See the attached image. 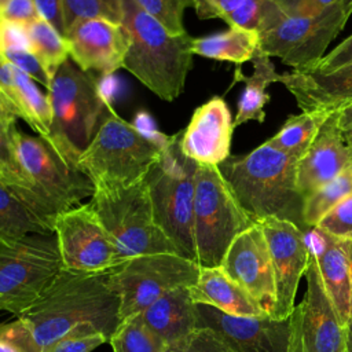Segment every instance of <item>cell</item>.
Instances as JSON below:
<instances>
[{
	"mask_svg": "<svg viewBox=\"0 0 352 352\" xmlns=\"http://www.w3.org/2000/svg\"><path fill=\"white\" fill-rule=\"evenodd\" d=\"M107 278L109 271L78 272L62 268L18 318L29 324L43 349L82 323L95 326L109 342L121 320L120 297Z\"/></svg>",
	"mask_w": 352,
	"mask_h": 352,
	"instance_id": "1",
	"label": "cell"
},
{
	"mask_svg": "<svg viewBox=\"0 0 352 352\" xmlns=\"http://www.w3.org/2000/svg\"><path fill=\"white\" fill-rule=\"evenodd\" d=\"M297 161L298 157L280 151L267 140L248 154L230 155L219 170L253 223L278 217L305 231V197L297 187Z\"/></svg>",
	"mask_w": 352,
	"mask_h": 352,
	"instance_id": "2",
	"label": "cell"
},
{
	"mask_svg": "<svg viewBox=\"0 0 352 352\" xmlns=\"http://www.w3.org/2000/svg\"><path fill=\"white\" fill-rule=\"evenodd\" d=\"M121 25L131 45L122 69L164 100H175L192 67V37L170 34L160 22L140 10L133 0H121Z\"/></svg>",
	"mask_w": 352,
	"mask_h": 352,
	"instance_id": "3",
	"label": "cell"
},
{
	"mask_svg": "<svg viewBox=\"0 0 352 352\" xmlns=\"http://www.w3.org/2000/svg\"><path fill=\"white\" fill-rule=\"evenodd\" d=\"M47 91L52 113L47 142L76 166L111 106L94 74L70 59L56 70Z\"/></svg>",
	"mask_w": 352,
	"mask_h": 352,
	"instance_id": "4",
	"label": "cell"
},
{
	"mask_svg": "<svg viewBox=\"0 0 352 352\" xmlns=\"http://www.w3.org/2000/svg\"><path fill=\"white\" fill-rule=\"evenodd\" d=\"M168 136L153 138L113 109L76 166L94 187H124L143 180L160 161Z\"/></svg>",
	"mask_w": 352,
	"mask_h": 352,
	"instance_id": "5",
	"label": "cell"
},
{
	"mask_svg": "<svg viewBox=\"0 0 352 352\" xmlns=\"http://www.w3.org/2000/svg\"><path fill=\"white\" fill-rule=\"evenodd\" d=\"M182 132L168 136L162 155L146 176L154 220L177 253L197 263L194 197L198 164L180 148Z\"/></svg>",
	"mask_w": 352,
	"mask_h": 352,
	"instance_id": "6",
	"label": "cell"
},
{
	"mask_svg": "<svg viewBox=\"0 0 352 352\" xmlns=\"http://www.w3.org/2000/svg\"><path fill=\"white\" fill-rule=\"evenodd\" d=\"M18 157L30 182L26 206L54 234L55 219L92 197V182L65 161L41 136H30L18 128L14 133Z\"/></svg>",
	"mask_w": 352,
	"mask_h": 352,
	"instance_id": "7",
	"label": "cell"
},
{
	"mask_svg": "<svg viewBox=\"0 0 352 352\" xmlns=\"http://www.w3.org/2000/svg\"><path fill=\"white\" fill-rule=\"evenodd\" d=\"M89 204L122 263L142 254L177 253L154 220L146 177L124 187H96Z\"/></svg>",
	"mask_w": 352,
	"mask_h": 352,
	"instance_id": "8",
	"label": "cell"
},
{
	"mask_svg": "<svg viewBox=\"0 0 352 352\" xmlns=\"http://www.w3.org/2000/svg\"><path fill=\"white\" fill-rule=\"evenodd\" d=\"M275 3V1H274ZM352 14V0H338L315 16H286L276 4L258 30V50L297 72L311 70Z\"/></svg>",
	"mask_w": 352,
	"mask_h": 352,
	"instance_id": "9",
	"label": "cell"
},
{
	"mask_svg": "<svg viewBox=\"0 0 352 352\" xmlns=\"http://www.w3.org/2000/svg\"><path fill=\"white\" fill-rule=\"evenodd\" d=\"M62 268L55 234L0 239V311L23 314Z\"/></svg>",
	"mask_w": 352,
	"mask_h": 352,
	"instance_id": "10",
	"label": "cell"
},
{
	"mask_svg": "<svg viewBox=\"0 0 352 352\" xmlns=\"http://www.w3.org/2000/svg\"><path fill=\"white\" fill-rule=\"evenodd\" d=\"M254 223L214 165H199L195 177L194 239L197 264L220 267L231 242Z\"/></svg>",
	"mask_w": 352,
	"mask_h": 352,
	"instance_id": "11",
	"label": "cell"
},
{
	"mask_svg": "<svg viewBox=\"0 0 352 352\" xmlns=\"http://www.w3.org/2000/svg\"><path fill=\"white\" fill-rule=\"evenodd\" d=\"M201 267L177 253L132 257L109 271V285L120 297V320L142 314L154 301L177 287L197 283Z\"/></svg>",
	"mask_w": 352,
	"mask_h": 352,
	"instance_id": "12",
	"label": "cell"
},
{
	"mask_svg": "<svg viewBox=\"0 0 352 352\" xmlns=\"http://www.w3.org/2000/svg\"><path fill=\"white\" fill-rule=\"evenodd\" d=\"M307 289L294 305L290 320L287 352H344L345 323L330 300L316 261L309 253L305 270Z\"/></svg>",
	"mask_w": 352,
	"mask_h": 352,
	"instance_id": "13",
	"label": "cell"
},
{
	"mask_svg": "<svg viewBox=\"0 0 352 352\" xmlns=\"http://www.w3.org/2000/svg\"><path fill=\"white\" fill-rule=\"evenodd\" d=\"M54 234L66 270L107 272L122 264L113 239L89 202L60 213L55 219Z\"/></svg>",
	"mask_w": 352,
	"mask_h": 352,
	"instance_id": "14",
	"label": "cell"
},
{
	"mask_svg": "<svg viewBox=\"0 0 352 352\" xmlns=\"http://www.w3.org/2000/svg\"><path fill=\"white\" fill-rule=\"evenodd\" d=\"M257 224L267 239L274 268L276 304L272 318L287 319L296 305L297 289L308 265L305 235L294 223L278 217H268Z\"/></svg>",
	"mask_w": 352,
	"mask_h": 352,
	"instance_id": "15",
	"label": "cell"
},
{
	"mask_svg": "<svg viewBox=\"0 0 352 352\" xmlns=\"http://www.w3.org/2000/svg\"><path fill=\"white\" fill-rule=\"evenodd\" d=\"M197 329H209L234 352H287L290 320L270 315L234 316L195 304Z\"/></svg>",
	"mask_w": 352,
	"mask_h": 352,
	"instance_id": "16",
	"label": "cell"
},
{
	"mask_svg": "<svg viewBox=\"0 0 352 352\" xmlns=\"http://www.w3.org/2000/svg\"><path fill=\"white\" fill-rule=\"evenodd\" d=\"M72 60L87 73L111 76L122 69L131 45L126 29L104 18L73 22L65 34Z\"/></svg>",
	"mask_w": 352,
	"mask_h": 352,
	"instance_id": "17",
	"label": "cell"
},
{
	"mask_svg": "<svg viewBox=\"0 0 352 352\" xmlns=\"http://www.w3.org/2000/svg\"><path fill=\"white\" fill-rule=\"evenodd\" d=\"M220 267L260 304L267 315L272 316L276 304L274 268L267 239L257 223L231 242Z\"/></svg>",
	"mask_w": 352,
	"mask_h": 352,
	"instance_id": "18",
	"label": "cell"
},
{
	"mask_svg": "<svg viewBox=\"0 0 352 352\" xmlns=\"http://www.w3.org/2000/svg\"><path fill=\"white\" fill-rule=\"evenodd\" d=\"M234 121L226 100L213 96L195 109L180 136L182 153L199 165L219 166L231 155Z\"/></svg>",
	"mask_w": 352,
	"mask_h": 352,
	"instance_id": "19",
	"label": "cell"
},
{
	"mask_svg": "<svg viewBox=\"0 0 352 352\" xmlns=\"http://www.w3.org/2000/svg\"><path fill=\"white\" fill-rule=\"evenodd\" d=\"M351 165L352 147L340 132L337 110L326 118L308 150L298 158L297 187L304 197H308Z\"/></svg>",
	"mask_w": 352,
	"mask_h": 352,
	"instance_id": "20",
	"label": "cell"
},
{
	"mask_svg": "<svg viewBox=\"0 0 352 352\" xmlns=\"http://www.w3.org/2000/svg\"><path fill=\"white\" fill-rule=\"evenodd\" d=\"M301 111L333 113L352 104V63L331 73L297 72L279 74Z\"/></svg>",
	"mask_w": 352,
	"mask_h": 352,
	"instance_id": "21",
	"label": "cell"
},
{
	"mask_svg": "<svg viewBox=\"0 0 352 352\" xmlns=\"http://www.w3.org/2000/svg\"><path fill=\"white\" fill-rule=\"evenodd\" d=\"M304 235L308 250L316 261L323 286L333 301L338 316L346 323L352 314L349 260L345 242L329 235L319 227L307 228Z\"/></svg>",
	"mask_w": 352,
	"mask_h": 352,
	"instance_id": "22",
	"label": "cell"
},
{
	"mask_svg": "<svg viewBox=\"0 0 352 352\" xmlns=\"http://www.w3.org/2000/svg\"><path fill=\"white\" fill-rule=\"evenodd\" d=\"M195 304H206L234 316L267 315L260 304L221 267L201 268L198 280L190 287Z\"/></svg>",
	"mask_w": 352,
	"mask_h": 352,
	"instance_id": "23",
	"label": "cell"
},
{
	"mask_svg": "<svg viewBox=\"0 0 352 352\" xmlns=\"http://www.w3.org/2000/svg\"><path fill=\"white\" fill-rule=\"evenodd\" d=\"M142 318L168 345L187 337L197 329L195 302L190 287L168 292L146 308Z\"/></svg>",
	"mask_w": 352,
	"mask_h": 352,
	"instance_id": "24",
	"label": "cell"
},
{
	"mask_svg": "<svg viewBox=\"0 0 352 352\" xmlns=\"http://www.w3.org/2000/svg\"><path fill=\"white\" fill-rule=\"evenodd\" d=\"M252 63L253 73L250 76L242 74L239 67L235 70V81H242L245 88L238 99V111L234 118V126H239L248 121L264 122L265 104L270 102L267 87L271 82H279V74L268 55L257 50Z\"/></svg>",
	"mask_w": 352,
	"mask_h": 352,
	"instance_id": "25",
	"label": "cell"
},
{
	"mask_svg": "<svg viewBox=\"0 0 352 352\" xmlns=\"http://www.w3.org/2000/svg\"><path fill=\"white\" fill-rule=\"evenodd\" d=\"M260 36L256 30L230 26L228 30L192 40V52L209 59L242 65L256 55Z\"/></svg>",
	"mask_w": 352,
	"mask_h": 352,
	"instance_id": "26",
	"label": "cell"
},
{
	"mask_svg": "<svg viewBox=\"0 0 352 352\" xmlns=\"http://www.w3.org/2000/svg\"><path fill=\"white\" fill-rule=\"evenodd\" d=\"M330 114L324 111H302L298 116H290L279 132L268 140L280 151L300 158Z\"/></svg>",
	"mask_w": 352,
	"mask_h": 352,
	"instance_id": "27",
	"label": "cell"
},
{
	"mask_svg": "<svg viewBox=\"0 0 352 352\" xmlns=\"http://www.w3.org/2000/svg\"><path fill=\"white\" fill-rule=\"evenodd\" d=\"M28 234H52L22 202L0 182V239H15Z\"/></svg>",
	"mask_w": 352,
	"mask_h": 352,
	"instance_id": "28",
	"label": "cell"
},
{
	"mask_svg": "<svg viewBox=\"0 0 352 352\" xmlns=\"http://www.w3.org/2000/svg\"><path fill=\"white\" fill-rule=\"evenodd\" d=\"M14 82L19 98V109L22 120L45 140L50 136V126L52 120L51 104L48 96L44 95L34 81L18 67L12 66Z\"/></svg>",
	"mask_w": 352,
	"mask_h": 352,
	"instance_id": "29",
	"label": "cell"
},
{
	"mask_svg": "<svg viewBox=\"0 0 352 352\" xmlns=\"http://www.w3.org/2000/svg\"><path fill=\"white\" fill-rule=\"evenodd\" d=\"M28 32L32 52L52 78L60 65L69 59V47L65 36L41 18L28 23Z\"/></svg>",
	"mask_w": 352,
	"mask_h": 352,
	"instance_id": "30",
	"label": "cell"
},
{
	"mask_svg": "<svg viewBox=\"0 0 352 352\" xmlns=\"http://www.w3.org/2000/svg\"><path fill=\"white\" fill-rule=\"evenodd\" d=\"M15 129L16 121L0 120V182L8 186L26 205L32 187L18 157Z\"/></svg>",
	"mask_w": 352,
	"mask_h": 352,
	"instance_id": "31",
	"label": "cell"
},
{
	"mask_svg": "<svg viewBox=\"0 0 352 352\" xmlns=\"http://www.w3.org/2000/svg\"><path fill=\"white\" fill-rule=\"evenodd\" d=\"M109 342L113 352H166L169 346L144 323L142 314L120 322Z\"/></svg>",
	"mask_w": 352,
	"mask_h": 352,
	"instance_id": "32",
	"label": "cell"
},
{
	"mask_svg": "<svg viewBox=\"0 0 352 352\" xmlns=\"http://www.w3.org/2000/svg\"><path fill=\"white\" fill-rule=\"evenodd\" d=\"M349 194H352V165L305 197L302 208L305 227H315L330 209Z\"/></svg>",
	"mask_w": 352,
	"mask_h": 352,
	"instance_id": "33",
	"label": "cell"
},
{
	"mask_svg": "<svg viewBox=\"0 0 352 352\" xmlns=\"http://www.w3.org/2000/svg\"><path fill=\"white\" fill-rule=\"evenodd\" d=\"M66 30L78 21L88 18H104L121 23V0H62Z\"/></svg>",
	"mask_w": 352,
	"mask_h": 352,
	"instance_id": "34",
	"label": "cell"
},
{
	"mask_svg": "<svg viewBox=\"0 0 352 352\" xmlns=\"http://www.w3.org/2000/svg\"><path fill=\"white\" fill-rule=\"evenodd\" d=\"M146 14L160 22L170 34L186 33L183 15L186 8L194 7L195 0H133Z\"/></svg>",
	"mask_w": 352,
	"mask_h": 352,
	"instance_id": "35",
	"label": "cell"
},
{
	"mask_svg": "<svg viewBox=\"0 0 352 352\" xmlns=\"http://www.w3.org/2000/svg\"><path fill=\"white\" fill-rule=\"evenodd\" d=\"M104 342H107V338L95 326L82 323L45 346L43 352H92Z\"/></svg>",
	"mask_w": 352,
	"mask_h": 352,
	"instance_id": "36",
	"label": "cell"
},
{
	"mask_svg": "<svg viewBox=\"0 0 352 352\" xmlns=\"http://www.w3.org/2000/svg\"><path fill=\"white\" fill-rule=\"evenodd\" d=\"M315 227L340 241H352V194L330 209Z\"/></svg>",
	"mask_w": 352,
	"mask_h": 352,
	"instance_id": "37",
	"label": "cell"
},
{
	"mask_svg": "<svg viewBox=\"0 0 352 352\" xmlns=\"http://www.w3.org/2000/svg\"><path fill=\"white\" fill-rule=\"evenodd\" d=\"M274 4V0H243V3L231 12L224 22L228 23V26L256 30L258 33Z\"/></svg>",
	"mask_w": 352,
	"mask_h": 352,
	"instance_id": "38",
	"label": "cell"
},
{
	"mask_svg": "<svg viewBox=\"0 0 352 352\" xmlns=\"http://www.w3.org/2000/svg\"><path fill=\"white\" fill-rule=\"evenodd\" d=\"M166 352H234L209 329H195L187 337L170 344Z\"/></svg>",
	"mask_w": 352,
	"mask_h": 352,
	"instance_id": "39",
	"label": "cell"
},
{
	"mask_svg": "<svg viewBox=\"0 0 352 352\" xmlns=\"http://www.w3.org/2000/svg\"><path fill=\"white\" fill-rule=\"evenodd\" d=\"M0 338L15 346L18 352H43L29 324L18 318L10 323L0 324Z\"/></svg>",
	"mask_w": 352,
	"mask_h": 352,
	"instance_id": "40",
	"label": "cell"
},
{
	"mask_svg": "<svg viewBox=\"0 0 352 352\" xmlns=\"http://www.w3.org/2000/svg\"><path fill=\"white\" fill-rule=\"evenodd\" d=\"M4 59L12 66L22 70L32 80L43 84L47 89L51 85V77L32 51H7L1 54Z\"/></svg>",
	"mask_w": 352,
	"mask_h": 352,
	"instance_id": "41",
	"label": "cell"
},
{
	"mask_svg": "<svg viewBox=\"0 0 352 352\" xmlns=\"http://www.w3.org/2000/svg\"><path fill=\"white\" fill-rule=\"evenodd\" d=\"M7 51H32L28 25L0 19V54Z\"/></svg>",
	"mask_w": 352,
	"mask_h": 352,
	"instance_id": "42",
	"label": "cell"
},
{
	"mask_svg": "<svg viewBox=\"0 0 352 352\" xmlns=\"http://www.w3.org/2000/svg\"><path fill=\"white\" fill-rule=\"evenodd\" d=\"M352 63V34L341 41L334 50L326 54L311 70L314 73H331Z\"/></svg>",
	"mask_w": 352,
	"mask_h": 352,
	"instance_id": "43",
	"label": "cell"
},
{
	"mask_svg": "<svg viewBox=\"0 0 352 352\" xmlns=\"http://www.w3.org/2000/svg\"><path fill=\"white\" fill-rule=\"evenodd\" d=\"M278 8L292 18L315 16L338 0H274Z\"/></svg>",
	"mask_w": 352,
	"mask_h": 352,
	"instance_id": "44",
	"label": "cell"
},
{
	"mask_svg": "<svg viewBox=\"0 0 352 352\" xmlns=\"http://www.w3.org/2000/svg\"><path fill=\"white\" fill-rule=\"evenodd\" d=\"M37 18L38 15L33 0H7L0 7V19L3 21L28 25Z\"/></svg>",
	"mask_w": 352,
	"mask_h": 352,
	"instance_id": "45",
	"label": "cell"
},
{
	"mask_svg": "<svg viewBox=\"0 0 352 352\" xmlns=\"http://www.w3.org/2000/svg\"><path fill=\"white\" fill-rule=\"evenodd\" d=\"M242 3L243 0H195L194 8L199 19L220 18L224 21Z\"/></svg>",
	"mask_w": 352,
	"mask_h": 352,
	"instance_id": "46",
	"label": "cell"
},
{
	"mask_svg": "<svg viewBox=\"0 0 352 352\" xmlns=\"http://www.w3.org/2000/svg\"><path fill=\"white\" fill-rule=\"evenodd\" d=\"M38 18L52 25L62 36L66 34L62 0H33Z\"/></svg>",
	"mask_w": 352,
	"mask_h": 352,
	"instance_id": "47",
	"label": "cell"
},
{
	"mask_svg": "<svg viewBox=\"0 0 352 352\" xmlns=\"http://www.w3.org/2000/svg\"><path fill=\"white\" fill-rule=\"evenodd\" d=\"M0 89L15 104V107L21 111L19 98H18V92H16V88H15V82H14L12 65L8 63L1 54H0Z\"/></svg>",
	"mask_w": 352,
	"mask_h": 352,
	"instance_id": "48",
	"label": "cell"
},
{
	"mask_svg": "<svg viewBox=\"0 0 352 352\" xmlns=\"http://www.w3.org/2000/svg\"><path fill=\"white\" fill-rule=\"evenodd\" d=\"M338 128L346 144L352 147V104L338 110Z\"/></svg>",
	"mask_w": 352,
	"mask_h": 352,
	"instance_id": "49",
	"label": "cell"
},
{
	"mask_svg": "<svg viewBox=\"0 0 352 352\" xmlns=\"http://www.w3.org/2000/svg\"><path fill=\"white\" fill-rule=\"evenodd\" d=\"M18 118H22L21 111L0 89V120L1 121H16Z\"/></svg>",
	"mask_w": 352,
	"mask_h": 352,
	"instance_id": "50",
	"label": "cell"
},
{
	"mask_svg": "<svg viewBox=\"0 0 352 352\" xmlns=\"http://www.w3.org/2000/svg\"><path fill=\"white\" fill-rule=\"evenodd\" d=\"M352 352V316L345 323V351Z\"/></svg>",
	"mask_w": 352,
	"mask_h": 352,
	"instance_id": "51",
	"label": "cell"
},
{
	"mask_svg": "<svg viewBox=\"0 0 352 352\" xmlns=\"http://www.w3.org/2000/svg\"><path fill=\"white\" fill-rule=\"evenodd\" d=\"M349 260V289H351V314H352V241H344Z\"/></svg>",
	"mask_w": 352,
	"mask_h": 352,
	"instance_id": "52",
	"label": "cell"
},
{
	"mask_svg": "<svg viewBox=\"0 0 352 352\" xmlns=\"http://www.w3.org/2000/svg\"><path fill=\"white\" fill-rule=\"evenodd\" d=\"M0 352H18V351L15 349L14 345H11L10 342L0 338Z\"/></svg>",
	"mask_w": 352,
	"mask_h": 352,
	"instance_id": "53",
	"label": "cell"
},
{
	"mask_svg": "<svg viewBox=\"0 0 352 352\" xmlns=\"http://www.w3.org/2000/svg\"><path fill=\"white\" fill-rule=\"evenodd\" d=\"M6 1H7V0H0V7H1V6H3Z\"/></svg>",
	"mask_w": 352,
	"mask_h": 352,
	"instance_id": "54",
	"label": "cell"
}]
</instances>
